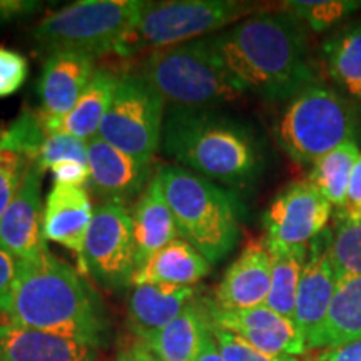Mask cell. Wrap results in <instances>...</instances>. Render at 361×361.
I'll return each instance as SVG.
<instances>
[{"instance_id":"obj_3","label":"cell","mask_w":361,"mask_h":361,"mask_svg":"<svg viewBox=\"0 0 361 361\" xmlns=\"http://www.w3.org/2000/svg\"><path fill=\"white\" fill-rule=\"evenodd\" d=\"M162 151L180 168L216 184L241 188L263 171V151L246 126L213 109L171 107L162 126Z\"/></svg>"},{"instance_id":"obj_28","label":"cell","mask_w":361,"mask_h":361,"mask_svg":"<svg viewBox=\"0 0 361 361\" xmlns=\"http://www.w3.org/2000/svg\"><path fill=\"white\" fill-rule=\"evenodd\" d=\"M331 78L356 101H361V24L343 29L323 45Z\"/></svg>"},{"instance_id":"obj_23","label":"cell","mask_w":361,"mask_h":361,"mask_svg":"<svg viewBox=\"0 0 361 361\" xmlns=\"http://www.w3.org/2000/svg\"><path fill=\"white\" fill-rule=\"evenodd\" d=\"M130 218H133L137 264L178 238V226H176L173 211L166 201L157 173L135 201Z\"/></svg>"},{"instance_id":"obj_5","label":"cell","mask_w":361,"mask_h":361,"mask_svg":"<svg viewBox=\"0 0 361 361\" xmlns=\"http://www.w3.org/2000/svg\"><path fill=\"white\" fill-rule=\"evenodd\" d=\"M139 75L174 107L211 109L246 92L219 64L207 37L151 52Z\"/></svg>"},{"instance_id":"obj_1","label":"cell","mask_w":361,"mask_h":361,"mask_svg":"<svg viewBox=\"0 0 361 361\" xmlns=\"http://www.w3.org/2000/svg\"><path fill=\"white\" fill-rule=\"evenodd\" d=\"M207 44L229 75L264 101H290L316 82L303 22L284 8L246 17Z\"/></svg>"},{"instance_id":"obj_18","label":"cell","mask_w":361,"mask_h":361,"mask_svg":"<svg viewBox=\"0 0 361 361\" xmlns=\"http://www.w3.org/2000/svg\"><path fill=\"white\" fill-rule=\"evenodd\" d=\"M94 207L84 188L69 184H54L44 206L42 231L45 241L66 246L78 256L79 266Z\"/></svg>"},{"instance_id":"obj_8","label":"cell","mask_w":361,"mask_h":361,"mask_svg":"<svg viewBox=\"0 0 361 361\" xmlns=\"http://www.w3.org/2000/svg\"><path fill=\"white\" fill-rule=\"evenodd\" d=\"M146 7L141 0H82L49 13L34 27L40 51H72L97 57L114 52Z\"/></svg>"},{"instance_id":"obj_22","label":"cell","mask_w":361,"mask_h":361,"mask_svg":"<svg viewBox=\"0 0 361 361\" xmlns=\"http://www.w3.org/2000/svg\"><path fill=\"white\" fill-rule=\"evenodd\" d=\"M211 263L186 239L176 238L161 247L142 263L135 266L133 286L141 284H173V286H194L206 278Z\"/></svg>"},{"instance_id":"obj_40","label":"cell","mask_w":361,"mask_h":361,"mask_svg":"<svg viewBox=\"0 0 361 361\" xmlns=\"http://www.w3.org/2000/svg\"><path fill=\"white\" fill-rule=\"evenodd\" d=\"M194 361H223V356L219 353V348L218 345H216L213 333H211V326L207 329L204 338H202L201 348L197 351Z\"/></svg>"},{"instance_id":"obj_13","label":"cell","mask_w":361,"mask_h":361,"mask_svg":"<svg viewBox=\"0 0 361 361\" xmlns=\"http://www.w3.org/2000/svg\"><path fill=\"white\" fill-rule=\"evenodd\" d=\"M328 236L322 234L308 247L300 286H298L295 322L298 331L303 336L306 350H318L324 322L336 288V273L326 252Z\"/></svg>"},{"instance_id":"obj_41","label":"cell","mask_w":361,"mask_h":361,"mask_svg":"<svg viewBox=\"0 0 361 361\" xmlns=\"http://www.w3.org/2000/svg\"><path fill=\"white\" fill-rule=\"evenodd\" d=\"M114 361H146L144 360V346L135 345L130 350H126Z\"/></svg>"},{"instance_id":"obj_33","label":"cell","mask_w":361,"mask_h":361,"mask_svg":"<svg viewBox=\"0 0 361 361\" xmlns=\"http://www.w3.org/2000/svg\"><path fill=\"white\" fill-rule=\"evenodd\" d=\"M84 162L89 164L87 142L80 141L69 134H51L45 137L44 146L40 149L37 166L45 173L61 162Z\"/></svg>"},{"instance_id":"obj_42","label":"cell","mask_w":361,"mask_h":361,"mask_svg":"<svg viewBox=\"0 0 361 361\" xmlns=\"http://www.w3.org/2000/svg\"><path fill=\"white\" fill-rule=\"evenodd\" d=\"M142 346H144V345H142ZM144 360H146V361H159V360L156 358L154 355L151 353V351H149V350L146 348V346H144Z\"/></svg>"},{"instance_id":"obj_36","label":"cell","mask_w":361,"mask_h":361,"mask_svg":"<svg viewBox=\"0 0 361 361\" xmlns=\"http://www.w3.org/2000/svg\"><path fill=\"white\" fill-rule=\"evenodd\" d=\"M338 216H340V221H348V223L361 221V154L355 164L346 200L338 209Z\"/></svg>"},{"instance_id":"obj_34","label":"cell","mask_w":361,"mask_h":361,"mask_svg":"<svg viewBox=\"0 0 361 361\" xmlns=\"http://www.w3.org/2000/svg\"><path fill=\"white\" fill-rule=\"evenodd\" d=\"M211 333H213L223 361H300L296 356L266 355L263 351L252 348L250 343H246L234 333L213 326V324H211Z\"/></svg>"},{"instance_id":"obj_11","label":"cell","mask_w":361,"mask_h":361,"mask_svg":"<svg viewBox=\"0 0 361 361\" xmlns=\"http://www.w3.org/2000/svg\"><path fill=\"white\" fill-rule=\"evenodd\" d=\"M331 211L333 206L308 179L290 184L274 197L263 218L268 247H310L324 233Z\"/></svg>"},{"instance_id":"obj_16","label":"cell","mask_w":361,"mask_h":361,"mask_svg":"<svg viewBox=\"0 0 361 361\" xmlns=\"http://www.w3.org/2000/svg\"><path fill=\"white\" fill-rule=\"evenodd\" d=\"M271 290V252L266 238L251 239L229 266L214 291L221 310H247L266 305Z\"/></svg>"},{"instance_id":"obj_32","label":"cell","mask_w":361,"mask_h":361,"mask_svg":"<svg viewBox=\"0 0 361 361\" xmlns=\"http://www.w3.org/2000/svg\"><path fill=\"white\" fill-rule=\"evenodd\" d=\"M37 164L0 141V219L11 206L30 166Z\"/></svg>"},{"instance_id":"obj_21","label":"cell","mask_w":361,"mask_h":361,"mask_svg":"<svg viewBox=\"0 0 361 361\" xmlns=\"http://www.w3.org/2000/svg\"><path fill=\"white\" fill-rule=\"evenodd\" d=\"M117 80L119 75L114 71L97 67L87 89L66 116L47 117L39 111L45 134H69L85 142L96 137L111 107Z\"/></svg>"},{"instance_id":"obj_27","label":"cell","mask_w":361,"mask_h":361,"mask_svg":"<svg viewBox=\"0 0 361 361\" xmlns=\"http://www.w3.org/2000/svg\"><path fill=\"white\" fill-rule=\"evenodd\" d=\"M358 157L360 149L356 142L348 141L313 162L308 180L336 209H340L346 200L350 179Z\"/></svg>"},{"instance_id":"obj_39","label":"cell","mask_w":361,"mask_h":361,"mask_svg":"<svg viewBox=\"0 0 361 361\" xmlns=\"http://www.w3.org/2000/svg\"><path fill=\"white\" fill-rule=\"evenodd\" d=\"M314 351L316 353L306 356L305 361H361V340L336 348Z\"/></svg>"},{"instance_id":"obj_20","label":"cell","mask_w":361,"mask_h":361,"mask_svg":"<svg viewBox=\"0 0 361 361\" xmlns=\"http://www.w3.org/2000/svg\"><path fill=\"white\" fill-rule=\"evenodd\" d=\"M194 286L173 284H141L134 286L128 298L129 329L144 343L180 314L196 298Z\"/></svg>"},{"instance_id":"obj_31","label":"cell","mask_w":361,"mask_h":361,"mask_svg":"<svg viewBox=\"0 0 361 361\" xmlns=\"http://www.w3.org/2000/svg\"><path fill=\"white\" fill-rule=\"evenodd\" d=\"M45 137L47 134L44 130L40 114L32 111L20 112L16 121L0 130V141L29 157L32 162H37Z\"/></svg>"},{"instance_id":"obj_9","label":"cell","mask_w":361,"mask_h":361,"mask_svg":"<svg viewBox=\"0 0 361 361\" xmlns=\"http://www.w3.org/2000/svg\"><path fill=\"white\" fill-rule=\"evenodd\" d=\"M164 102L142 75H119L97 135L124 154L151 164L162 139Z\"/></svg>"},{"instance_id":"obj_24","label":"cell","mask_w":361,"mask_h":361,"mask_svg":"<svg viewBox=\"0 0 361 361\" xmlns=\"http://www.w3.org/2000/svg\"><path fill=\"white\" fill-rule=\"evenodd\" d=\"M209 326L206 301L194 298L174 322L141 345L159 361H194Z\"/></svg>"},{"instance_id":"obj_14","label":"cell","mask_w":361,"mask_h":361,"mask_svg":"<svg viewBox=\"0 0 361 361\" xmlns=\"http://www.w3.org/2000/svg\"><path fill=\"white\" fill-rule=\"evenodd\" d=\"M42 169L30 166L0 219V247L16 259H34L49 251L42 231Z\"/></svg>"},{"instance_id":"obj_4","label":"cell","mask_w":361,"mask_h":361,"mask_svg":"<svg viewBox=\"0 0 361 361\" xmlns=\"http://www.w3.org/2000/svg\"><path fill=\"white\" fill-rule=\"evenodd\" d=\"M157 174L180 238L211 264L226 258L241 229L239 204L231 192L180 166H164Z\"/></svg>"},{"instance_id":"obj_6","label":"cell","mask_w":361,"mask_h":361,"mask_svg":"<svg viewBox=\"0 0 361 361\" xmlns=\"http://www.w3.org/2000/svg\"><path fill=\"white\" fill-rule=\"evenodd\" d=\"M261 12L256 4L236 0H179L147 4L137 22L130 27L114 54L134 57L197 40L206 34L224 30L238 20Z\"/></svg>"},{"instance_id":"obj_12","label":"cell","mask_w":361,"mask_h":361,"mask_svg":"<svg viewBox=\"0 0 361 361\" xmlns=\"http://www.w3.org/2000/svg\"><path fill=\"white\" fill-rule=\"evenodd\" d=\"M206 310L213 326L234 333L266 355L301 356L308 353L295 322L274 313L266 305L247 310H221L213 301H206Z\"/></svg>"},{"instance_id":"obj_15","label":"cell","mask_w":361,"mask_h":361,"mask_svg":"<svg viewBox=\"0 0 361 361\" xmlns=\"http://www.w3.org/2000/svg\"><path fill=\"white\" fill-rule=\"evenodd\" d=\"M89 186L106 202H126L141 196L146 189L151 164L134 159L96 135L87 142Z\"/></svg>"},{"instance_id":"obj_7","label":"cell","mask_w":361,"mask_h":361,"mask_svg":"<svg viewBox=\"0 0 361 361\" xmlns=\"http://www.w3.org/2000/svg\"><path fill=\"white\" fill-rule=\"evenodd\" d=\"M356 126L355 107L316 80L288 101L274 123V137L293 161L313 164L341 144L355 141Z\"/></svg>"},{"instance_id":"obj_26","label":"cell","mask_w":361,"mask_h":361,"mask_svg":"<svg viewBox=\"0 0 361 361\" xmlns=\"http://www.w3.org/2000/svg\"><path fill=\"white\" fill-rule=\"evenodd\" d=\"M271 252V290L266 306L288 319H295L298 286L303 273L308 247L295 250H269Z\"/></svg>"},{"instance_id":"obj_37","label":"cell","mask_w":361,"mask_h":361,"mask_svg":"<svg viewBox=\"0 0 361 361\" xmlns=\"http://www.w3.org/2000/svg\"><path fill=\"white\" fill-rule=\"evenodd\" d=\"M17 274V259L0 247V314H6Z\"/></svg>"},{"instance_id":"obj_25","label":"cell","mask_w":361,"mask_h":361,"mask_svg":"<svg viewBox=\"0 0 361 361\" xmlns=\"http://www.w3.org/2000/svg\"><path fill=\"white\" fill-rule=\"evenodd\" d=\"M361 340V276L338 278L318 350Z\"/></svg>"},{"instance_id":"obj_29","label":"cell","mask_w":361,"mask_h":361,"mask_svg":"<svg viewBox=\"0 0 361 361\" xmlns=\"http://www.w3.org/2000/svg\"><path fill=\"white\" fill-rule=\"evenodd\" d=\"M328 258L336 278L361 276V221H340L326 243Z\"/></svg>"},{"instance_id":"obj_35","label":"cell","mask_w":361,"mask_h":361,"mask_svg":"<svg viewBox=\"0 0 361 361\" xmlns=\"http://www.w3.org/2000/svg\"><path fill=\"white\" fill-rule=\"evenodd\" d=\"M29 62L20 52L0 47V99L12 96L24 85Z\"/></svg>"},{"instance_id":"obj_38","label":"cell","mask_w":361,"mask_h":361,"mask_svg":"<svg viewBox=\"0 0 361 361\" xmlns=\"http://www.w3.org/2000/svg\"><path fill=\"white\" fill-rule=\"evenodd\" d=\"M42 7L34 0H0V25L34 16Z\"/></svg>"},{"instance_id":"obj_2","label":"cell","mask_w":361,"mask_h":361,"mask_svg":"<svg viewBox=\"0 0 361 361\" xmlns=\"http://www.w3.org/2000/svg\"><path fill=\"white\" fill-rule=\"evenodd\" d=\"M7 323L40 329L99 348L107 333L101 301L84 278L45 251L34 259H17Z\"/></svg>"},{"instance_id":"obj_30","label":"cell","mask_w":361,"mask_h":361,"mask_svg":"<svg viewBox=\"0 0 361 361\" xmlns=\"http://www.w3.org/2000/svg\"><path fill=\"white\" fill-rule=\"evenodd\" d=\"M284 11L293 13L298 20L310 25L314 32H323L331 25L361 8L358 0H293L284 2Z\"/></svg>"},{"instance_id":"obj_10","label":"cell","mask_w":361,"mask_h":361,"mask_svg":"<svg viewBox=\"0 0 361 361\" xmlns=\"http://www.w3.org/2000/svg\"><path fill=\"white\" fill-rule=\"evenodd\" d=\"M135 264L133 218L129 211L117 202H104L94 211L80 269L104 286L123 288L133 281Z\"/></svg>"},{"instance_id":"obj_17","label":"cell","mask_w":361,"mask_h":361,"mask_svg":"<svg viewBox=\"0 0 361 361\" xmlns=\"http://www.w3.org/2000/svg\"><path fill=\"white\" fill-rule=\"evenodd\" d=\"M96 57L82 52H54L45 61L39 79V97L47 117L69 112L96 74Z\"/></svg>"},{"instance_id":"obj_19","label":"cell","mask_w":361,"mask_h":361,"mask_svg":"<svg viewBox=\"0 0 361 361\" xmlns=\"http://www.w3.org/2000/svg\"><path fill=\"white\" fill-rule=\"evenodd\" d=\"M96 350L74 338L0 323V361H96Z\"/></svg>"}]
</instances>
